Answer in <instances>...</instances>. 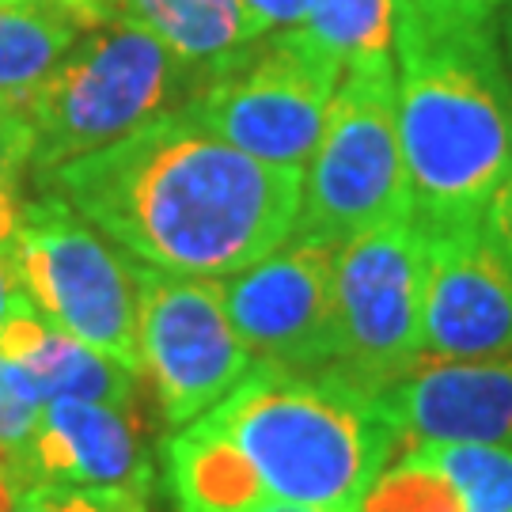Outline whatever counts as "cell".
Wrapping results in <instances>:
<instances>
[{
	"label": "cell",
	"instance_id": "1",
	"mask_svg": "<svg viewBox=\"0 0 512 512\" xmlns=\"http://www.w3.org/2000/svg\"><path fill=\"white\" fill-rule=\"evenodd\" d=\"M35 190L145 266L228 277L293 239L304 175L239 152L179 107L35 175Z\"/></svg>",
	"mask_w": 512,
	"mask_h": 512
},
{
	"label": "cell",
	"instance_id": "2",
	"mask_svg": "<svg viewBox=\"0 0 512 512\" xmlns=\"http://www.w3.org/2000/svg\"><path fill=\"white\" fill-rule=\"evenodd\" d=\"M395 103L410 220L425 239L478 232L512 167L497 27H444L395 0Z\"/></svg>",
	"mask_w": 512,
	"mask_h": 512
},
{
	"label": "cell",
	"instance_id": "3",
	"mask_svg": "<svg viewBox=\"0 0 512 512\" xmlns=\"http://www.w3.org/2000/svg\"><path fill=\"white\" fill-rule=\"evenodd\" d=\"M247 459L266 501L361 512L399 437L376 395L338 372L255 361L243 384L202 414Z\"/></svg>",
	"mask_w": 512,
	"mask_h": 512
},
{
	"label": "cell",
	"instance_id": "4",
	"mask_svg": "<svg viewBox=\"0 0 512 512\" xmlns=\"http://www.w3.org/2000/svg\"><path fill=\"white\" fill-rule=\"evenodd\" d=\"M198 84L202 76L137 23L110 16L84 27L54 73L23 95L35 126L31 179L186 107Z\"/></svg>",
	"mask_w": 512,
	"mask_h": 512
},
{
	"label": "cell",
	"instance_id": "5",
	"mask_svg": "<svg viewBox=\"0 0 512 512\" xmlns=\"http://www.w3.org/2000/svg\"><path fill=\"white\" fill-rule=\"evenodd\" d=\"M410 217L399 103H395V54L349 65L319 145L304 171V198L293 239L346 247L353 239Z\"/></svg>",
	"mask_w": 512,
	"mask_h": 512
},
{
	"label": "cell",
	"instance_id": "6",
	"mask_svg": "<svg viewBox=\"0 0 512 512\" xmlns=\"http://www.w3.org/2000/svg\"><path fill=\"white\" fill-rule=\"evenodd\" d=\"M12 266L46 323L141 376L137 262L54 194L23 202Z\"/></svg>",
	"mask_w": 512,
	"mask_h": 512
},
{
	"label": "cell",
	"instance_id": "7",
	"mask_svg": "<svg viewBox=\"0 0 512 512\" xmlns=\"http://www.w3.org/2000/svg\"><path fill=\"white\" fill-rule=\"evenodd\" d=\"M338 80L342 69L308 50L296 31H277L205 76L183 110L239 152L304 175Z\"/></svg>",
	"mask_w": 512,
	"mask_h": 512
},
{
	"label": "cell",
	"instance_id": "8",
	"mask_svg": "<svg viewBox=\"0 0 512 512\" xmlns=\"http://www.w3.org/2000/svg\"><path fill=\"white\" fill-rule=\"evenodd\" d=\"M425 270L429 243L410 217L334 251L342 353L330 372L380 395L425 361Z\"/></svg>",
	"mask_w": 512,
	"mask_h": 512
},
{
	"label": "cell",
	"instance_id": "9",
	"mask_svg": "<svg viewBox=\"0 0 512 512\" xmlns=\"http://www.w3.org/2000/svg\"><path fill=\"white\" fill-rule=\"evenodd\" d=\"M141 376L152 380L167 425H190L228 399L255 368L224 308L220 277L167 274L137 262Z\"/></svg>",
	"mask_w": 512,
	"mask_h": 512
},
{
	"label": "cell",
	"instance_id": "10",
	"mask_svg": "<svg viewBox=\"0 0 512 512\" xmlns=\"http://www.w3.org/2000/svg\"><path fill=\"white\" fill-rule=\"evenodd\" d=\"M334 251L327 243L289 239L247 270L220 277L228 319L255 361L293 372H323L338 361Z\"/></svg>",
	"mask_w": 512,
	"mask_h": 512
},
{
	"label": "cell",
	"instance_id": "11",
	"mask_svg": "<svg viewBox=\"0 0 512 512\" xmlns=\"http://www.w3.org/2000/svg\"><path fill=\"white\" fill-rule=\"evenodd\" d=\"M425 357L486 361L512 353V266L482 232L425 239Z\"/></svg>",
	"mask_w": 512,
	"mask_h": 512
},
{
	"label": "cell",
	"instance_id": "12",
	"mask_svg": "<svg viewBox=\"0 0 512 512\" xmlns=\"http://www.w3.org/2000/svg\"><path fill=\"white\" fill-rule=\"evenodd\" d=\"M399 440L414 444H501L512 448V353L486 361L418 365L376 395Z\"/></svg>",
	"mask_w": 512,
	"mask_h": 512
},
{
	"label": "cell",
	"instance_id": "13",
	"mask_svg": "<svg viewBox=\"0 0 512 512\" xmlns=\"http://www.w3.org/2000/svg\"><path fill=\"white\" fill-rule=\"evenodd\" d=\"M61 482L92 490H152V463L129 410L107 403H50L23 459V486Z\"/></svg>",
	"mask_w": 512,
	"mask_h": 512
},
{
	"label": "cell",
	"instance_id": "14",
	"mask_svg": "<svg viewBox=\"0 0 512 512\" xmlns=\"http://www.w3.org/2000/svg\"><path fill=\"white\" fill-rule=\"evenodd\" d=\"M0 357L16 368L19 384L38 406L76 399L133 410L137 399V376L129 368L46 323L38 308H27L0 330Z\"/></svg>",
	"mask_w": 512,
	"mask_h": 512
},
{
	"label": "cell",
	"instance_id": "15",
	"mask_svg": "<svg viewBox=\"0 0 512 512\" xmlns=\"http://www.w3.org/2000/svg\"><path fill=\"white\" fill-rule=\"evenodd\" d=\"M110 16L145 27L202 80L266 38L239 0H99V19Z\"/></svg>",
	"mask_w": 512,
	"mask_h": 512
},
{
	"label": "cell",
	"instance_id": "16",
	"mask_svg": "<svg viewBox=\"0 0 512 512\" xmlns=\"http://www.w3.org/2000/svg\"><path fill=\"white\" fill-rule=\"evenodd\" d=\"M167 482L179 512H247L266 501L247 459L202 418L167 440Z\"/></svg>",
	"mask_w": 512,
	"mask_h": 512
},
{
	"label": "cell",
	"instance_id": "17",
	"mask_svg": "<svg viewBox=\"0 0 512 512\" xmlns=\"http://www.w3.org/2000/svg\"><path fill=\"white\" fill-rule=\"evenodd\" d=\"M84 19L57 0L0 4V92L31 95L84 35Z\"/></svg>",
	"mask_w": 512,
	"mask_h": 512
},
{
	"label": "cell",
	"instance_id": "18",
	"mask_svg": "<svg viewBox=\"0 0 512 512\" xmlns=\"http://www.w3.org/2000/svg\"><path fill=\"white\" fill-rule=\"evenodd\" d=\"M296 38L346 73L395 54V0H308Z\"/></svg>",
	"mask_w": 512,
	"mask_h": 512
},
{
	"label": "cell",
	"instance_id": "19",
	"mask_svg": "<svg viewBox=\"0 0 512 512\" xmlns=\"http://www.w3.org/2000/svg\"><path fill=\"white\" fill-rule=\"evenodd\" d=\"M448 478L459 512H512V448L501 444H414Z\"/></svg>",
	"mask_w": 512,
	"mask_h": 512
},
{
	"label": "cell",
	"instance_id": "20",
	"mask_svg": "<svg viewBox=\"0 0 512 512\" xmlns=\"http://www.w3.org/2000/svg\"><path fill=\"white\" fill-rule=\"evenodd\" d=\"M35 160V126L19 95L0 92V255L12 251L23 213V179Z\"/></svg>",
	"mask_w": 512,
	"mask_h": 512
},
{
	"label": "cell",
	"instance_id": "21",
	"mask_svg": "<svg viewBox=\"0 0 512 512\" xmlns=\"http://www.w3.org/2000/svg\"><path fill=\"white\" fill-rule=\"evenodd\" d=\"M12 512H148V494L61 486V482H31L16 497Z\"/></svg>",
	"mask_w": 512,
	"mask_h": 512
},
{
	"label": "cell",
	"instance_id": "22",
	"mask_svg": "<svg viewBox=\"0 0 512 512\" xmlns=\"http://www.w3.org/2000/svg\"><path fill=\"white\" fill-rule=\"evenodd\" d=\"M38 418H42V406L19 384L16 368L0 357V459L12 467L19 482H23V459L38 429Z\"/></svg>",
	"mask_w": 512,
	"mask_h": 512
},
{
	"label": "cell",
	"instance_id": "23",
	"mask_svg": "<svg viewBox=\"0 0 512 512\" xmlns=\"http://www.w3.org/2000/svg\"><path fill=\"white\" fill-rule=\"evenodd\" d=\"M406 4L444 27H497V12L505 0H406Z\"/></svg>",
	"mask_w": 512,
	"mask_h": 512
},
{
	"label": "cell",
	"instance_id": "24",
	"mask_svg": "<svg viewBox=\"0 0 512 512\" xmlns=\"http://www.w3.org/2000/svg\"><path fill=\"white\" fill-rule=\"evenodd\" d=\"M478 232H482V239L512 266V167H509V175L501 179L490 205H486Z\"/></svg>",
	"mask_w": 512,
	"mask_h": 512
},
{
	"label": "cell",
	"instance_id": "25",
	"mask_svg": "<svg viewBox=\"0 0 512 512\" xmlns=\"http://www.w3.org/2000/svg\"><path fill=\"white\" fill-rule=\"evenodd\" d=\"M243 12L251 16L258 35H277V31H293L308 12V0H239Z\"/></svg>",
	"mask_w": 512,
	"mask_h": 512
},
{
	"label": "cell",
	"instance_id": "26",
	"mask_svg": "<svg viewBox=\"0 0 512 512\" xmlns=\"http://www.w3.org/2000/svg\"><path fill=\"white\" fill-rule=\"evenodd\" d=\"M27 308H35V304H31V300H27V293H23L16 266H12V258L0 255V330L8 327L16 315H23Z\"/></svg>",
	"mask_w": 512,
	"mask_h": 512
},
{
	"label": "cell",
	"instance_id": "27",
	"mask_svg": "<svg viewBox=\"0 0 512 512\" xmlns=\"http://www.w3.org/2000/svg\"><path fill=\"white\" fill-rule=\"evenodd\" d=\"M497 50H501V65H505L512 88V0H505L501 12H497Z\"/></svg>",
	"mask_w": 512,
	"mask_h": 512
},
{
	"label": "cell",
	"instance_id": "28",
	"mask_svg": "<svg viewBox=\"0 0 512 512\" xmlns=\"http://www.w3.org/2000/svg\"><path fill=\"white\" fill-rule=\"evenodd\" d=\"M57 4H65V8H73L76 16L84 19L88 27H92L95 19H99V0H57Z\"/></svg>",
	"mask_w": 512,
	"mask_h": 512
},
{
	"label": "cell",
	"instance_id": "29",
	"mask_svg": "<svg viewBox=\"0 0 512 512\" xmlns=\"http://www.w3.org/2000/svg\"><path fill=\"white\" fill-rule=\"evenodd\" d=\"M247 512H334V509H311V505H289V501H258Z\"/></svg>",
	"mask_w": 512,
	"mask_h": 512
},
{
	"label": "cell",
	"instance_id": "30",
	"mask_svg": "<svg viewBox=\"0 0 512 512\" xmlns=\"http://www.w3.org/2000/svg\"><path fill=\"white\" fill-rule=\"evenodd\" d=\"M0 4H31V0H0Z\"/></svg>",
	"mask_w": 512,
	"mask_h": 512
},
{
	"label": "cell",
	"instance_id": "31",
	"mask_svg": "<svg viewBox=\"0 0 512 512\" xmlns=\"http://www.w3.org/2000/svg\"><path fill=\"white\" fill-rule=\"evenodd\" d=\"M0 467H8V463H4V459H0Z\"/></svg>",
	"mask_w": 512,
	"mask_h": 512
}]
</instances>
